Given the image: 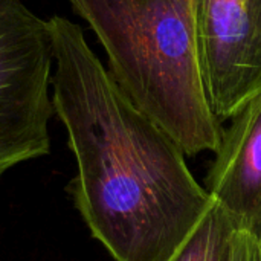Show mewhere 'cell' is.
Segmentation results:
<instances>
[{
	"label": "cell",
	"mask_w": 261,
	"mask_h": 261,
	"mask_svg": "<svg viewBox=\"0 0 261 261\" xmlns=\"http://www.w3.org/2000/svg\"><path fill=\"white\" fill-rule=\"evenodd\" d=\"M52 102L76 159L75 208L115 261H170L213 205L179 145L121 90L80 24L47 18Z\"/></svg>",
	"instance_id": "obj_1"
},
{
	"label": "cell",
	"mask_w": 261,
	"mask_h": 261,
	"mask_svg": "<svg viewBox=\"0 0 261 261\" xmlns=\"http://www.w3.org/2000/svg\"><path fill=\"white\" fill-rule=\"evenodd\" d=\"M95 32L130 101L185 154L217 151L223 128L203 87L197 0H67Z\"/></svg>",
	"instance_id": "obj_2"
},
{
	"label": "cell",
	"mask_w": 261,
	"mask_h": 261,
	"mask_svg": "<svg viewBox=\"0 0 261 261\" xmlns=\"http://www.w3.org/2000/svg\"><path fill=\"white\" fill-rule=\"evenodd\" d=\"M52 66L47 20L23 0H0V177L50 151Z\"/></svg>",
	"instance_id": "obj_3"
},
{
	"label": "cell",
	"mask_w": 261,
	"mask_h": 261,
	"mask_svg": "<svg viewBox=\"0 0 261 261\" xmlns=\"http://www.w3.org/2000/svg\"><path fill=\"white\" fill-rule=\"evenodd\" d=\"M197 54L210 106L232 119L261 95V0H197Z\"/></svg>",
	"instance_id": "obj_4"
},
{
	"label": "cell",
	"mask_w": 261,
	"mask_h": 261,
	"mask_svg": "<svg viewBox=\"0 0 261 261\" xmlns=\"http://www.w3.org/2000/svg\"><path fill=\"white\" fill-rule=\"evenodd\" d=\"M205 190L239 231L261 243V95L223 130Z\"/></svg>",
	"instance_id": "obj_5"
},
{
	"label": "cell",
	"mask_w": 261,
	"mask_h": 261,
	"mask_svg": "<svg viewBox=\"0 0 261 261\" xmlns=\"http://www.w3.org/2000/svg\"><path fill=\"white\" fill-rule=\"evenodd\" d=\"M237 231L229 214L213 200L194 231L170 261H223L231 236Z\"/></svg>",
	"instance_id": "obj_6"
},
{
	"label": "cell",
	"mask_w": 261,
	"mask_h": 261,
	"mask_svg": "<svg viewBox=\"0 0 261 261\" xmlns=\"http://www.w3.org/2000/svg\"><path fill=\"white\" fill-rule=\"evenodd\" d=\"M223 261H261V243L245 231H236L228 243Z\"/></svg>",
	"instance_id": "obj_7"
}]
</instances>
